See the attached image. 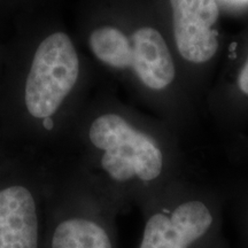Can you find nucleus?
Wrapping results in <instances>:
<instances>
[{"instance_id": "f257e3e1", "label": "nucleus", "mask_w": 248, "mask_h": 248, "mask_svg": "<svg viewBox=\"0 0 248 248\" xmlns=\"http://www.w3.org/2000/svg\"><path fill=\"white\" fill-rule=\"evenodd\" d=\"M90 60L57 21H23L6 43L0 131L15 151L54 156L88 102Z\"/></svg>"}, {"instance_id": "423d86ee", "label": "nucleus", "mask_w": 248, "mask_h": 248, "mask_svg": "<svg viewBox=\"0 0 248 248\" xmlns=\"http://www.w3.org/2000/svg\"><path fill=\"white\" fill-rule=\"evenodd\" d=\"M141 210L144 223L137 248H232L221 209L208 198L173 197L162 190Z\"/></svg>"}, {"instance_id": "9d476101", "label": "nucleus", "mask_w": 248, "mask_h": 248, "mask_svg": "<svg viewBox=\"0 0 248 248\" xmlns=\"http://www.w3.org/2000/svg\"><path fill=\"white\" fill-rule=\"evenodd\" d=\"M15 152L16 151L8 144L4 136H2L1 131H0V162L7 159L11 155H13Z\"/></svg>"}, {"instance_id": "39448f33", "label": "nucleus", "mask_w": 248, "mask_h": 248, "mask_svg": "<svg viewBox=\"0 0 248 248\" xmlns=\"http://www.w3.org/2000/svg\"><path fill=\"white\" fill-rule=\"evenodd\" d=\"M48 159L17 151L0 162V248H44Z\"/></svg>"}, {"instance_id": "7ed1b4c3", "label": "nucleus", "mask_w": 248, "mask_h": 248, "mask_svg": "<svg viewBox=\"0 0 248 248\" xmlns=\"http://www.w3.org/2000/svg\"><path fill=\"white\" fill-rule=\"evenodd\" d=\"M48 164L44 248H119L115 201L66 160Z\"/></svg>"}, {"instance_id": "1a4fd4ad", "label": "nucleus", "mask_w": 248, "mask_h": 248, "mask_svg": "<svg viewBox=\"0 0 248 248\" xmlns=\"http://www.w3.org/2000/svg\"><path fill=\"white\" fill-rule=\"evenodd\" d=\"M238 86L244 94L248 95V57L245 61L244 66L241 67L239 76H238Z\"/></svg>"}, {"instance_id": "6e6552de", "label": "nucleus", "mask_w": 248, "mask_h": 248, "mask_svg": "<svg viewBox=\"0 0 248 248\" xmlns=\"http://www.w3.org/2000/svg\"><path fill=\"white\" fill-rule=\"evenodd\" d=\"M234 232L237 241L235 248H248V206L245 207L243 214L238 215Z\"/></svg>"}, {"instance_id": "20e7f679", "label": "nucleus", "mask_w": 248, "mask_h": 248, "mask_svg": "<svg viewBox=\"0 0 248 248\" xmlns=\"http://www.w3.org/2000/svg\"><path fill=\"white\" fill-rule=\"evenodd\" d=\"M86 57L145 91L168 89L175 64L162 33L150 24L124 28L111 21L84 20L75 35Z\"/></svg>"}, {"instance_id": "9b49d317", "label": "nucleus", "mask_w": 248, "mask_h": 248, "mask_svg": "<svg viewBox=\"0 0 248 248\" xmlns=\"http://www.w3.org/2000/svg\"><path fill=\"white\" fill-rule=\"evenodd\" d=\"M230 1V0H229ZM231 1H234V2H248V0H231Z\"/></svg>"}, {"instance_id": "f03ea898", "label": "nucleus", "mask_w": 248, "mask_h": 248, "mask_svg": "<svg viewBox=\"0 0 248 248\" xmlns=\"http://www.w3.org/2000/svg\"><path fill=\"white\" fill-rule=\"evenodd\" d=\"M59 156L94 181L122 210L145 204L168 173L160 141L129 114L105 102H86Z\"/></svg>"}, {"instance_id": "0eeeda50", "label": "nucleus", "mask_w": 248, "mask_h": 248, "mask_svg": "<svg viewBox=\"0 0 248 248\" xmlns=\"http://www.w3.org/2000/svg\"><path fill=\"white\" fill-rule=\"evenodd\" d=\"M169 2L179 54L193 63L209 61L219 45L215 29L219 17L216 0H169Z\"/></svg>"}]
</instances>
